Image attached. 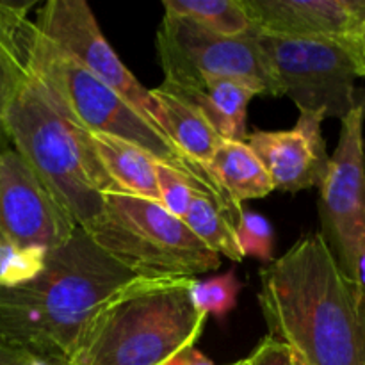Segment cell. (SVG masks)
I'll use <instances>...</instances> for the list:
<instances>
[{
	"instance_id": "obj_1",
	"label": "cell",
	"mask_w": 365,
	"mask_h": 365,
	"mask_svg": "<svg viewBox=\"0 0 365 365\" xmlns=\"http://www.w3.org/2000/svg\"><path fill=\"white\" fill-rule=\"evenodd\" d=\"M259 305L267 335L305 365H365V299L319 232L260 273Z\"/></svg>"
},
{
	"instance_id": "obj_2",
	"label": "cell",
	"mask_w": 365,
	"mask_h": 365,
	"mask_svg": "<svg viewBox=\"0 0 365 365\" xmlns=\"http://www.w3.org/2000/svg\"><path fill=\"white\" fill-rule=\"evenodd\" d=\"M141 277L77 227L34 280L0 289V339L63 365L109 298Z\"/></svg>"
},
{
	"instance_id": "obj_3",
	"label": "cell",
	"mask_w": 365,
	"mask_h": 365,
	"mask_svg": "<svg viewBox=\"0 0 365 365\" xmlns=\"http://www.w3.org/2000/svg\"><path fill=\"white\" fill-rule=\"evenodd\" d=\"M4 125L9 145L53 200L77 227L91 228L102 216L103 195L113 191V182L96 157L91 134L61 113L29 59L7 103Z\"/></svg>"
},
{
	"instance_id": "obj_4",
	"label": "cell",
	"mask_w": 365,
	"mask_h": 365,
	"mask_svg": "<svg viewBox=\"0 0 365 365\" xmlns=\"http://www.w3.org/2000/svg\"><path fill=\"white\" fill-rule=\"evenodd\" d=\"M195 278L141 277L98 310L63 365H163L196 346L207 317L191 299Z\"/></svg>"
},
{
	"instance_id": "obj_5",
	"label": "cell",
	"mask_w": 365,
	"mask_h": 365,
	"mask_svg": "<svg viewBox=\"0 0 365 365\" xmlns=\"http://www.w3.org/2000/svg\"><path fill=\"white\" fill-rule=\"evenodd\" d=\"M27 59L68 120L91 134L110 135L139 146L159 164L184 175L195 191L212 196L237 225L242 209L221 187L212 171L185 159L152 120L70 56L43 39L34 31V24Z\"/></svg>"
},
{
	"instance_id": "obj_6",
	"label": "cell",
	"mask_w": 365,
	"mask_h": 365,
	"mask_svg": "<svg viewBox=\"0 0 365 365\" xmlns=\"http://www.w3.org/2000/svg\"><path fill=\"white\" fill-rule=\"evenodd\" d=\"M86 232L100 248L143 277L195 278L221 266V257L184 221L160 203L139 196L106 192L102 216Z\"/></svg>"
},
{
	"instance_id": "obj_7",
	"label": "cell",
	"mask_w": 365,
	"mask_h": 365,
	"mask_svg": "<svg viewBox=\"0 0 365 365\" xmlns=\"http://www.w3.org/2000/svg\"><path fill=\"white\" fill-rule=\"evenodd\" d=\"M259 41L278 88L299 113L342 120L359 102L351 52L330 39L285 38L259 32Z\"/></svg>"
},
{
	"instance_id": "obj_8",
	"label": "cell",
	"mask_w": 365,
	"mask_h": 365,
	"mask_svg": "<svg viewBox=\"0 0 365 365\" xmlns=\"http://www.w3.org/2000/svg\"><path fill=\"white\" fill-rule=\"evenodd\" d=\"M155 46L166 82L234 78L252 86L259 95L278 96L277 82L260 46L259 31L223 36L164 13Z\"/></svg>"
},
{
	"instance_id": "obj_9",
	"label": "cell",
	"mask_w": 365,
	"mask_h": 365,
	"mask_svg": "<svg viewBox=\"0 0 365 365\" xmlns=\"http://www.w3.org/2000/svg\"><path fill=\"white\" fill-rule=\"evenodd\" d=\"M364 125L365 93L341 120L337 148L319 185V234L346 277L355 284L356 262L365 245Z\"/></svg>"
},
{
	"instance_id": "obj_10",
	"label": "cell",
	"mask_w": 365,
	"mask_h": 365,
	"mask_svg": "<svg viewBox=\"0 0 365 365\" xmlns=\"http://www.w3.org/2000/svg\"><path fill=\"white\" fill-rule=\"evenodd\" d=\"M34 31L70 56L75 63L120 93L139 113L152 120V96L125 66L100 31L91 7L84 0H48L38 11ZM153 121V120H152Z\"/></svg>"
},
{
	"instance_id": "obj_11",
	"label": "cell",
	"mask_w": 365,
	"mask_h": 365,
	"mask_svg": "<svg viewBox=\"0 0 365 365\" xmlns=\"http://www.w3.org/2000/svg\"><path fill=\"white\" fill-rule=\"evenodd\" d=\"M77 225L53 200L25 160L7 148L0 153V245L18 248L63 246Z\"/></svg>"
},
{
	"instance_id": "obj_12",
	"label": "cell",
	"mask_w": 365,
	"mask_h": 365,
	"mask_svg": "<svg viewBox=\"0 0 365 365\" xmlns=\"http://www.w3.org/2000/svg\"><path fill=\"white\" fill-rule=\"evenodd\" d=\"M321 125L319 116L299 113L294 127L287 130L248 134L246 145L266 168L274 191L298 192L319 187L330 164Z\"/></svg>"
},
{
	"instance_id": "obj_13",
	"label": "cell",
	"mask_w": 365,
	"mask_h": 365,
	"mask_svg": "<svg viewBox=\"0 0 365 365\" xmlns=\"http://www.w3.org/2000/svg\"><path fill=\"white\" fill-rule=\"evenodd\" d=\"M259 32L330 39L349 48L365 20V0H242Z\"/></svg>"
},
{
	"instance_id": "obj_14",
	"label": "cell",
	"mask_w": 365,
	"mask_h": 365,
	"mask_svg": "<svg viewBox=\"0 0 365 365\" xmlns=\"http://www.w3.org/2000/svg\"><path fill=\"white\" fill-rule=\"evenodd\" d=\"M159 88L187 100L227 141H246L248 106L259 93L234 78L205 77L191 82H166Z\"/></svg>"
},
{
	"instance_id": "obj_15",
	"label": "cell",
	"mask_w": 365,
	"mask_h": 365,
	"mask_svg": "<svg viewBox=\"0 0 365 365\" xmlns=\"http://www.w3.org/2000/svg\"><path fill=\"white\" fill-rule=\"evenodd\" d=\"M153 123L171 145L196 166L210 170V159L225 141L192 103L163 88L150 89Z\"/></svg>"
},
{
	"instance_id": "obj_16",
	"label": "cell",
	"mask_w": 365,
	"mask_h": 365,
	"mask_svg": "<svg viewBox=\"0 0 365 365\" xmlns=\"http://www.w3.org/2000/svg\"><path fill=\"white\" fill-rule=\"evenodd\" d=\"M91 134V132H89ZM96 157L113 182V191L160 202L157 163L139 146L103 134H91Z\"/></svg>"
},
{
	"instance_id": "obj_17",
	"label": "cell",
	"mask_w": 365,
	"mask_h": 365,
	"mask_svg": "<svg viewBox=\"0 0 365 365\" xmlns=\"http://www.w3.org/2000/svg\"><path fill=\"white\" fill-rule=\"evenodd\" d=\"M31 7L32 4L0 2V153L11 148L4 114L27 63L32 36Z\"/></svg>"
},
{
	"instance_id": "obj_18",
	"label": "cell",
	"mask_w": 365,
	"mask_h": 365,
	"mask_svg": "<svg viewBox=\"0 0 365 365\" xmlns=\"http://www.w3.org/2000/svg\"><path fill=\"white\" fill-rule=\"evenodd\" d=\"M209 168L239 207L242 202L264 198L274 191L266 168L246 141L225 139L210 159Z\"/></svg>"
},
{
	"instance_id": "obj_19",
	"label": "cell",
	"mask_w": 365,
	"mask_h": 365,
	"mask_svg": "<svg viewBox=\"0 0 365 365\" xmlns=\"http://www.w3.org/2000/svg\"><path fill=\"white\" fill-rule=\"evenodd\" d=\"M182 221L210 252L227 257L234 262H241L245 259L235 235V223L212 196L195 191L191 205Z\"/></svg>"
},
{
	"instance_id": "obj_20",
	"label": "cell",
	"mask_w": 365,
	"mask_h": 365,
	"mask_svg": "<svg viewBox=\"0 0 365 365\" xmlns=\"http://www.w3.org/2000/svg\"><path fill=\"white\" fill-rule=\"evenodd\" d=\"M164 11L198 27L223 36H242L257 31L242 0H164Z\"/></svg>"
},
{
	"instance_id": "obj_21",
	"label": "cell",
	"mask_w": 365,
	"mask_h": 365,
	"mask_svg": "<svg viewBox=\"0 0 365 365\" xmlns=\"http://www.w3.org/2000/svg\"><path fill=\"white\" fill-rule=\"evenodd\" d=\"M239 291L241 282L234 271H228L209 280H192L191 299L196 310L205 317L214 316L216 319H223L237 305Z\"/></svg>"
},
{
	"instance_id": "obj_22",
	"label": "cell",
	"mask_w": 365,
	"mask_h": 365,
	"mask_svg": "<svg viewBox=\"0 0 365 365\" xmlns=\"http://www.w3.org/2000/svg\"><path fill=\"white\" fill-rule=\"evenodd\" d=\"M46 250L0 245V289H13L34 280L45 267Z\"/></svg>"
},
{
	"instance_id": "obj_23",
	"label": "cell",
	"mask_w": 365,
	"mask_h": 365,
	"mask_svg": "<svg viewBox=\"0 0 365 365\" xmlns=\"http://www.w3.org/2000/svg\"><path fill=\"white\" fill-rule=\"evenodd\" d=\"M235 235H237L239 246L245 257L273 262L274 250V230L273 225L260 216L259 212L242 210L235 225Z\"/></svg>"
},
{
	"instance_id": "obj_24",
	"label": "cell",
	"mask_w": 365,
	"mask_h": 365,
	"mask_svg": "<svg viewBox=\"0 0 365 365\" xmlns=\"http://www.w3.org/2000/svg\"><path fill=\"white\" fill-rule=\"evenodd\" d=\"M157 180H159V196L160 205L171 214V216L184 220L191 200L195 196V189L189 184L184 175L170 166L159 164L157 166Z\"/></svg>"
},
{
	"instance_id": "obj_25",
	"label": "cell",
	"mask_w": 365,
	"mask_h": 365,
	"mask_svg": "<svg viewBox=\"0 0 365 365\" xmlns=\"http://www.w3.org/2000/svg\"><path fill=\"white\" fill-rule=\"evenodd\" d=\"M246 365H305L303 360L284 342L264 337L255 349L245 359Z\"/></svg>"
},
{
	"instance_id": "obj_26",
	"label": "cell",
	"mask_w": 365,
	"mask_h": 365,
	"mask_svg": "<svg viewBox=\"0 0 365 365\" xmlns=\"http://www.w3.org/2000/svg\"><path fill=\"white\" fill-rule=\"evenodd\" d=\"M0 365H57L0 339Z\"/></svg>"
},
{
	"instance_id": "obj_27",
	"label": "cell",
	"mask_w": 365,
	"mask_h": 365,
	"mask_svg": "<svg viewBox=\"0 0 365 365\" xmlns=\"http://www.w3.org/2000/svg\"><path fill=\"white\" fill-rule=\"evenodd\" d=\"M163 365H214L212 360L207 359L196 346H189V348L180 349L175 353L170 360H166Z\"/></svg>"
},
{
	"instance_id": "obj_28",
	"label": "cell",
	"mask_w": 365,
	"mask_h": 365,
	"mask_svg": "<svg viewBox=\"0 0 365 365\" xmlns=\"http://www.w3.org/2000/svg\"><path fill=\"white\" fill-rule=\"evenodd\" d=\"M349 52H351L353 61H355L356 75L365 78V20L362 27H360L359 34H356V38L353 39L351 46H349Z\"/></svg>"
},
{
	"instance_id": "obj_29",
	"label": "cell",
	"mask_w": 365,
	"mask_h": 365,
	"mask_svg": "<svg viewBox=\"0 0 365 365\" xmlns=\"http://www.w3.org/2000/svg\"><path fill=\"white\" fill-rule=\"evenodd\" d=\"M356 284H359L360 292L365 299V245L359 255V262H356Z\"/></svg>"
},
{
	"instance_id": "obj_30",
	"label": "cell",
	"mask_w": 365,
	"mask_h": 365,
	"mask_svg": "<svg viewBox=\"0 0 365 365\" xmlns=\"http://www.w3.org/2000/svg\"><path fill=\"white\" fill-rule=\"evenodd\" d=\"M230 365H246V364H245V360H239V362H235V364H230Z\"/></svg>"
}]
</instances>
